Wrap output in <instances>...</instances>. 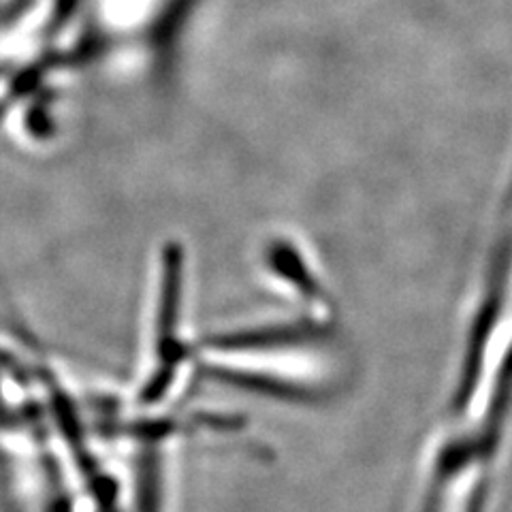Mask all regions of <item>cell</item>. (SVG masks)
Listing matches in <instances>:
<instances>
[{"label": "cell", "instance_id": "6da1fadb", "mask_svg": "<svg viewBox=\"0 0 512 512\" xmlns=\"http://www.w3.org/2000/svg\"><path fill=\"white\" fill-rule=\"evenodd\" d=\"M175 436L178 431L156 423H141L128 431L120 446V512H171L169 448Z\"/></svg>", "mask_w": 512, "mask_h": 512}]
</instances>
